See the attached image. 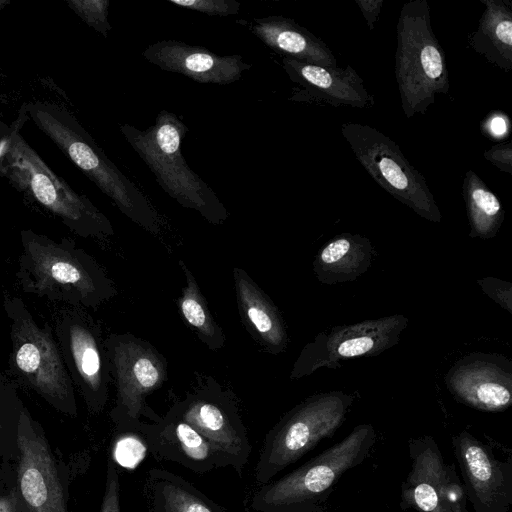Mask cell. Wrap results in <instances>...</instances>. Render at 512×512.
<instances>
[{"label": "cell", "mask_w": 512, "mask_h": 512, "mask_svg": "<svg viewBox=\"0 0 512 512\" xmlns=\"http://www.w3.org/2000/svg\"><path fill=\"white\" fill-rule=\"evenodd\" d=\"M20 243L16 277L24 292L86 310L99 308L117 294L101 265L74 241L22 229Z\"/></svg>", "instance_id": "1"}, {"label": "cell", "mask_w": 512, "mask_h": 512, "mask_svg": "<svg viewBox=\"0 0 512 512\" xmlns=\"http://www.w3.org/2000/svg\"><path fill=\"white\" fill-rule=\"evenodd\" d=\"M26 120L28 117L20 108L0 139V175L75 235L97 240L113 236L114 228L108 217L56 174L28 144L21 134Z\"/></svg>", "instance_id": "2"}, {"label": "cell", "mask_w": 512, "mask_h": 512, "mask_svg": "<svg viewBox=\"0 0 512 512\" xmlns=\"http://www.w3.org/2000/svg\"><path fill=\"white\" fill-rule=\"evenodd\" d=\"M21 109L126 217L152 234L160 232L161 219L149 199L106 156L70 110L44 100L26 102Z\"/></svg>", "instance_id": "3"}, {"label": "cell", "mask_w": 512, "mask_h": 512, "mask_svg": "<svg viewBox=\"0 0 512 512\" xmlns=\"http://www.w3.org/2000/svg\"><path fill=\"white\" fill-rule=\"evenodd\" d=\"M377 442L370 424H360L342 440L303 465L260 487L251 498L255 512H326L341 477L361 465Z\"/></svg>", "instance_id": "4"}, {"label": "cell", "mask_w": 512, "mask_h": 512, "mask_svg": "<svg viewBox=\"0 0 512 512\" xmlns=\"http://www.w3.org/2000/svg\"><path fill=\"white\" fill-rule=\"evenodd\" d=\"M188 131L185 123L167 110H161L156 122L145 130L129 124L120 126L123 137L164 192L184 208L198 212L209 223L222 224L229 216L228 210L182 155V140Z\"/></svg>", "instance_id": "5"}, {"label": "cell", "mask_w": 512, "mask_h": 512, "mask_svg": "<svg viewBox=\"0 0 512 512\" xmlns=\"http://www.w3.org/2000/svg\"><path fill=\"white\" fill-rule=\"evenodd\" d=\"M395 75L407 118L425 114L436 94L449 92L445 53L433 32L426 0L408 1L400 10Z\"/></svg>", "instance_id": "6"}, {"label": "cell", "mask_w": 512, "mask_h": 512, "mask_svg": "<svg viewBox=\"0 0 512 512\" xmlns=\"http://www.w3.org/2000/svg\"><path fill=\"white\" fill-rule=\"evenodd\" d=\"M3 308L10 320V370L25 386L55 409L75 415V391L49 326H40L25 302L6 295Z\"/></svg>", "instance_id": "7"}, {"label": "cell", "mask_w": 512, "mask_h": 512, "mask_svg": "<svg viewBox=\"0 0 512 512\" xmlns=\"http://www.w3.org/2000/svg\"><path fill=\"white\" fill-rule=\"evenodd\" d=\"M352 398L340 392L315 395L288 411L266 434L255 468L260 484L332 437L345 421Z\"/></svg>", "instance_id": "8"}, {"label": "cell", "mask_w": 512, "mask_h": 512, "mask_svg": "<svg viewBox=\"0 0 512 512\" xmlns=\"http://www.w3.org/2000/svg\"><path fill=\"white\" fill-rule=\"evenodd\" d=\"M341 133L358 162L380 187L419 216L433 222L441 220L424 175L410 164L391 138L374 127L354 122L343 123Z\"/></svg>", "instance_id": "9"}, {"label": "cell", "mask_w": 512, "mask_h": 512, "mask_svg": "<svg viewBox=\"0 0 512 512\" xmlns=\"http://www.w3.org/2000/svg\"><path fill=\"white\" fill-rule=\"evenodd\" d=\"M105 347L116 389L112 420L131 422L147 417L159 422L161 417L146 404V397L166 382V358L149 341L131 333H111Z\"/></svg>", "instance_id": "10"}, {"label": "cell", "mask_w": 512, "mask_h": 512, "mask_svg": "<svg viewBox=\"0 0 512 512\" xmlns=\"http://www.w3.org/2000/svg\"><path fill=\"white\" fill-rule=\"evenodd\" d=\"M55 335L74 388L92 413L101 412L112 377L100 325L86 309L66 305L55 317Z\"/></svg>", "instance_id": "11"}, {"label": "cell", "mask_w": 512, "mask_h": 512, "mask_svg": "<svg viewBox=\"0 0 512 512\" xmlns=\"http://www.w3.org/2000/svg\"><path fill=\"white\" fill-rule=\"evenodd\" d=\"M411 469L401 484L400 508L415 512H470L462 480L432 436L408 442Z\"/></svg>", "instance_id": "12"}, {"label": "cell", "mask_w": 512, "mask_h": 512, "mask_svg": "<svg viewBox=\"0 0 512 512\" xmlns=\"http://www.w3.org/2000/svg\"><path fill=\"white\" fill-rule=\"evenodd\" d=\"M168 412L198 430L228 457L231 467L242 476L252 447L233 394L207 380Z\"/></svg>", "instance_id": "13"}, {"label": "cell", "mask_w": 512, "mask_h": 512, "mask_svg": "<svg viewBox=\"0 0 512 512\" xmlns=\"http://www.w3.org/2000/svg\"><path fill=\"white\" fill-rule=\"evenodd\" d=\"M452 448L473 512H509L512 455L499 458L491 444L468 431L452 437Z\"/></svg>", "instance_id": "14"}, {"label": "cell", "mask_w": 512, "mask_h": 512, "mask_svg": "<svg viewBox=\"0 0 512 512\" xmlns=\"http://www.w3.org/2000/svg\"><path fill=\"white\" fill-rule=\"evenodd\" d=\"M18 484L25 512H66L62 486L45 439L23 405L17 417Z\"/></svg>", "instance_id": "15"}, {"label": "cell", "mask_w": 512, "mask_h": 512, "mask_svg": "<svg viewBox=\"0 0 512 512\" xmlns=\"http://www.w3.org/2000/svg\"><path fill=\"white\" fill-rule=\"evenodd\" d=\"M282 65L289 79L298 85L290 100L333 107L367 108L374 104L363 79L350 65L327 67L290 58H283Z\"/></svg>", "instance_id": "16"}, {"label": "cell", "mask_w": 512, "mask_h": 512, "mask_svg": "<svg viewBox=\"0 0 512 512\" xmlns=\"http://www.w3.org/2000/svg\"><path fill=\"white\" fill-rule=\"evenodd\" d=\"M149 452L159 460L178 463L197 474L231 467L228 457L183 419L167 412L157 423H141Z\"/></svg>", "instance_id": "17"}, {"label": "cell", "mask_w": 512, "mask_h": 512, "mask_svg": "<svg viewBox=\"0 0 512 512\" xmlns=\"http://www.w3.org/2000/svg\"><path fill=\"white\" fill-rule=\"evenodd\" d=\"M142 56L163 71L178 73L205 84H231L252 67L241 55L222 56L206 47L178 40H160L150 44Z\"/></svg>", "instance_id": "18"}, {"label": "cell", "mask_w": 512, "mask_h": 512, "mask_svg": "<svg viewBox=\"0 0 512 512\" xmlns=\"http://www.w3.org/2000/svg\"><path fill=\"white\" fill-rule=\"evenodd\" d=\"M402 320V317H389L367 321L333 332L325 346L309 344L296 361L291 377H301L339 359L374 354L387 348L397 340L404 327Z\"/></svg>", "instance_id": "19"}, {"label": "cell", "mask_w": 512, "mask_h": 512, "mask_svg": "<svg viewBox=\"0 0 512 512\" xmlns=\"http://www.w3.org/2000/svg\"><path fill=\"white\" fill-rule=\"evenodd\" d=\"M247 26L253 35L283 58L337 67V60L325 42L291 18L281 15L259 17L247 22Z\"/></svg>", "instance_id": "20"}, {"label": "cell", "mask_w": 512, "mask_h": 512, "mask_svg": "<svg viewBox=\"0 0 512 512\" xmlns=\"http://www.w3.org/2000/svg\"><path fill=\"white\" fill-rule=\"evenodd\" d=\"M236 301L241 321L251 337L272 354L287 345L282 317L269 296L240 268H233Z\"/></svg>", "instance_id": "21"}, {"label": "cell", "mask_w": 512, "mask_h": 512, "mask_svg": "<svg viewBox=\"0 0 512 512\" xmlns=\"http://www.w3.org/2000/svg\"><path fill=\"white\" fill-rule=\"evenodd\" d=\"M485 10L477 29L467 38L469 46L499 69L512 70V1L480 0Z\"/></svg>", "instance_id": "22"}, {"label": "cell", "mask_w": 512, "mask_h": 512, "mask_svg": "<svg viewBox=\"0 0 512 512\" xmlns=\"http://www.w3.org/2000/svg\"><path fill=\"white\" fill-rule=\"evenodd\" d=\"M149 512H222L221 508L181 476L152 468L146 478Z\"/></svg>", "instance_id": "23"}, {"label": "cell", "mask_w": 512, "mask_h": 512, "mask_svg": "<svg viewBox=\"0 0 512 512\" xmlns=\"http://www.w3.org/2000/svg\"><path fill=\"white\" fill-rule=\"evenodd\" d=\"M369 241L359 235L344 234L323 247L314 267L319 279L330 283L352 279L366 269L369 262Z\"/></svg>", "instance_id": "24"}, {"label": "cell", "mask_w": 512, "mask_h": 512, "mask_svg": "<svg viewBox=\"0 0 512 512\" xmlns=\"http://www.w3.org/2000/svg\"><path fill=\"white\" fill-rule=\"evenodd\" d=\"M179 265L186 281L177 300L179 314L201 342L209 349L219 350L225 343L223 330L211 314L193 273L183 260Z\"/></svg>", "instance_id": "25"}, {"label": "cell", "mask_w": 512, "mask_h": 512, "mask_svg": "<svg viewBox=\"0 0 512 512\" xmlns=\"http://www.w3.org/2000/svg\"><path fill=\"white\" fill-rule=\"evenodd\" d=\"M462 195L471 226V236L492 237L498 231L504 210L497 196L472 170H468L462 183Z\"/></svg>", "instance_id": "26"}, {"label": "cell", "mask_w": 512, "mask_h": 512, "mask_svg": "<svg viewBox=\"0 0 512 512\" xmlns=\"http://www.w3.org/2000/svg\"><path fill=\"white\" fill-rule=\"evenodd\" d=\"M453 385L455 394L466 404L484 411H502L510 406L512 396L510 384L496 372L486 369H470Z\"/></svg>", "instance_id": "27"}, {"label": "cell", "mask_w": 512, "mask_h": 512, "mask_svg": "<svg viewBox=\"0 0 512 512\" xmlns=\"http://www.w3.org/2000/svg\"><path fill=\"white\" fill-rule=\"evenodd\" d=\"M141 423V420L115 423L118 432L113 440L112 461L128 470L137 468L150 453Z\"/></svg>", "instance_id": "28"}, {"label": "cell", "mask_w": 512, "mask_h": 512, "mask_svg": "<svg viewBox=\"0 0 512 512\" xmlns=\"http://www.w3.org/2000/svg\"><path fill=\"white\" fill-rule=\"evenodd\" d=\"M65 3L86 25L108 37L112 29L108 20L109 0H65Z\"/></svg>", "instance_id": "29"}, {"label": "cell", "mask_w": 512, "mask_h": 512, "mask_svg": "<svg viewBox=\"0 0 512 512\" xmlns=\"http://www.w3.org/2000/svg\"><path fill=\"white\" fill-rule=\"evenodd\" d=\"M182 8L197 11L209 16H232L239 13L240 2L236 0H167Z\"/></svg>", "instance_id": "30"}, {"label": "cell", "mask_w": 512, "mask_h": 512, "mask_svg": "<svg viewBox=\"0 0 512 512\" xmlns=\"http://www.w3.org/2000/svg\"><path fill=\"white\" fill-rule=\"evenodd\" d=\"M100 512H121L119 474L111 459L107 462L105 489Z\"/></svg>", "instance_id": "31"}, {"label": "cell", "mask_w": 512, "mask_h": 512, "mask_svg": "<svg viewBox=\"0 0 512 512\" xmlns=\"http://www.w3.org/2000/svg\"><path fill=\"white\" fill-rule=\"evenodd\" d=\"M484 157L500 171L512 175V142L507 141L493 145L485 150Z\"/></svg>", "instance_id": "32"}, {"label": "cell", "mask_w": 512, "mask_h": 512, "mask_svg": "<svg viewBox=\"0 0 512 512\" xmlns=\"http://www.w3.org/2000/svg\"><path fill=\"white\" fill-rule=\"evenodd\" d=\"M355 3L358 5L363 17L366 20L367 26L370 31H372L375 27V24L378 20L382 5L384 4L383 0H355Z\"/></svg>", "instance_id": "33"}, {"label": "cell", "mask_w": 512, "mask_h": 512, "mask_svg": "<svg viewBox=\"0 0 512 512\" xmlns=\"http://www.w3.org/2000/svg\"><path fill=\"white\" fill-rule=\"evenodd\" d=\"M487 134L493 138H501L508 130V121L505 115L496 112L493 113L486 121Z\"/></svg>", "instance_id": "34"}, {"label": "cell", "mask_w": 512, "mask_h": 512, "mask_svg": "<svg viewBox=\"0 0 512 512\" xmlns=\"http://www.w3.org/2000/svg\"><path fill=\"white\" fill-rule=\"evenodd\" d=\"M20 499L12 492L6 496H0V512H18Z\"/></svg>", "instance_id": "35"}, {"label": "cell", "mask_w": 512, "mask_h": 512, "mask_svg": "<svg viewBox=\"0 0 512 512\" xmlns=\"http://www.w3.org/2000/svg\"><path fill=\"white\" fill-rule=\"evenodd\" d=\"M11 386V383L6 380V378L0 373V396L5 393L9 387Z\"/></svg>", "instance_id": "36"}, {"label": "cell", "mask_w": 512, "mask_h": 512, "mask_svg": "<svg viewBox=\"0 0 512 512\" xmlns=\"http://www.w3.org/2000/svg\"><path fill=\"white\" fill-rule=\"evenodd\" d=\"M9 125L0 120V139L7 133Z\"/></svg>", "instance_id": "37"}, {"label": "cell", "mask_w": 512, "mask_h": 512, "mask_svg": "<svg viewBox=\"0 0 512 512\" xmlns=\"http://www.w3.org/2000/svg\"><path fill=\"white\" fill-rule=\"evenodd\" d=\"M11 3L10 0H0V12L9 4Z\"/></svg>", "instance_id": "38"}, {"label": "cell", "mask_w": 512, "mask_h": 512, "mask_svg": "<svg viewBox=\"0 0 512 512\" xmlns=\"http://www.w3.org/2000/svg\"><path fill=\"white\" fill-rule=\"evenodd\" d=\"M12 388H13V387H12V385H11V386L9 387V389H8L5 393H3V394L0 396V401H1V400H2V399H3V398H4V397H5V396L10 392V391H11V389H12ZM0 430H1V422H0Z\"/></svg>", "instance_id": "39"}]
</instances>
